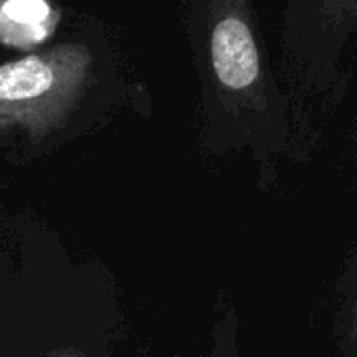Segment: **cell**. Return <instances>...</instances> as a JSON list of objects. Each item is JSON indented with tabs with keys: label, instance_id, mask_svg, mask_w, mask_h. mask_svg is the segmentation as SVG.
<instances>
[{
	"label": "cell",
	"instance_id": "5b68a950",
	"mask_svg": "<svg viewBox=\"0 0 357 357\" xmlns=\"http://www.w3.org/2000/svg\"><path fill=\"white\" fill-rule=\"evenodd\" d=\"M51 357H82L78 351H74V349H63V351H57V353H53Z\"/></svg>",
	"mask_w": 357,
	"mask_h": 357
},
{
	"label": "cell",
	"instance_id": "7a4b0ae2",
	"mask_svg": "<svg viewBox=\"0 0 357 357\" xmlns=\"http://www.w3.org/2000/svg\"><path fill=\"white\" fill-rule=\"evenodd\" d=\"M89 43H63L0 66V130H24L34 141L59 130L97 76Z\"/></svg>",
	"mask_w": 357,
	"mask_h": 357
},
{
	"label": "cell",
	"instance_id": "3957f363",
	"mask_svg": "<svg viewBox=\"0 0 357 357\" xmlns=\"http://www.w3.org/2000/svg\"><path fill=\"white\" fill-rule=\"evenodd\" d=\"M280 63L303 89L338 86L357 51V0H275Z\"/></svg>",
	"mask_w": 357,
	"mask_h": 357
},
{
	"label": "cell",
	"instance_id": "6da1fadb",
	"mask_svg": "<svg viewBox=\"0 0 357 357\" xmlns=\"http://www.w3.org/2000/svg\"><path fill=\"white\" fill-rule=\"evenodd\" d=\"M183 30L215 109L234 118L278 109L257 0H183Z\"/></svg>",
	"mask_w": 357,
	"mask_h": 357
},
{
	"label": "cell",
	"instance_id": "277c9868",
	"mask_svg": "<svg viewBox=\"0 0 357 357\" xmlns=\"http://www.w3.org/2000/svg\"><path fill=\"white\" fill-rule=\"evenodd\" d=\"M351 342L357 349V298L353 305V313H351Z\"/></svg>",
	"mask_w": 357,
	"mask_h": 357
}]
</instances>
